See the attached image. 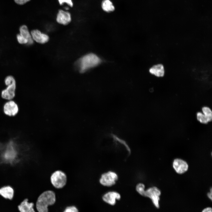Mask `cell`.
Returning <instances> with one entry per match:
<instances>
[{
	"instance_id": "obj_1",
	"label": "cell",
	"mask_w": 212,
	"mask_h": 212,
	"mask_svg": "<svg viewBox=\"0 0 212 212\" xmlns=\"http://www.w3.org/2000/svg\"><path fill=\"white\" fill-rule=\"evenodd\" d=\"M100 58L96 54L89 53L83 56L75 62V68L80 73H84L98 65Z\"/></svg>"
},
{
	"instance_id": "obj_14",
	"label": "cell",
	"mask_w": 212,
	"mask_h": 212,
	"mask_svg": "<svg viewBox=\"0 0 212 212\" xmlns=\"http://www.w3.org/2000/svg\"><path fill=\"white\" fill-rule=\"evenodd\" d=\"M14 193L13 189L10 186H4L0 188V195L6 199L11 200Z\"/></svg>"
},
{
	"instance_id": "obj_12",
	"label": "cell",
	"mask_w": 212,
	"mask_h": 212,
	"mask_svg": "<svg viewBox=\"0 0 212 212\" xmlns=\"http://www.w3.org/2000/svg\"><path fill=\"white\" fill-rule=\"evenodd\" d=\"M173 167L176 172L178 174H182L188 169V165L186 162L181 159L176 158L173 162Z\"/></svg>"
},
{
	"instance_id": "obj_16",
	"label": "cell",
	"mask_w": 212,
	"mask_h": 212,
	"mask_svg": "<svg viewBox=\"0 0 212 212\" xmlns=\"http://www.w3.org/2000/svg\"><path fill=\"white\" fill-rule=\"evenodd\" d=\"M101 6L103 11L107 13L113 12L115 9L114 6L110 0H103Z\"/></svg>"
},
{
	"instance_id": "obj_2",
	"label": "cell",
	"mask_w": 212,
	"mask_h": 212,
	"mask_svg": "<svg viewBox=\"0 0 212 212\" xmlns=\"http://www.w3.org/2000/svg\"><path fill=\"white\" fill-rule=\"evenodd\" d=\"M56 201V194L53 191H45L37 197L35 203V209L38 212H49L48 207L54 204Z\"/></svg>"
},
{
	"instance_id": "obj_9",
	"label": "cell",
	"mask_w": 212,
	"mask_h": 212,
	"mask_svg": "<svg viewBox=\"0 0 212 212\" xmlns=\"http://www.w3.org/2000/svg\"><path fill=\"white\" fill-rule=\"evenodd\" d=\"M72 19L71 14L69 11L60 9L57 14L56 20L58 24L65 26L71 22Z\"/></svg>"
},
{
	"instance_id": "obj_11",
	"label": "cell",
	"mask_w": 212,
	"mask_h": 212,
	"mask_svg": "<svg viewBox=\"0 0 212 212\" xmlns=\"http://www.w3.org/2000/svg\"><path fill=\"white\" fill-rule=\"evenodd\" d=\"M121 198L120 194L117 192L114 191H109L102 196L104 201L108 204L113 206L116 203V200H119Z\"/></svg>"
},
{
	"instance_id": "obj_24",
	"label": "cell",
	"mask_w": 212,
	"mask_h": 212,
	"mask_svg": "<svg viewBox=\"0 0 212 212\" xmlns=\"http://www.w3.org/2000/svg\"><path fill=\"white\" fill-rule=\"evenodd\" d=\"M210 193H208L207 194V196L208 197L210 198L211 200H212V188L210 189Z\"/></svg>"
},
{
	"instance_id": "obj_3",
	"label": "cell",
	"mask_w": 212,
	"mask_h": 212,
	"mask_svg": "<svg viewBox=\"0 0 212 212\" xmlns=\"http://www.w3.org/2000/svg\"><path fill=\"white\" fill-rule=\"evenodd\" d=\"M5 83L6 87L3 90L1 93L2 99L7 100H13L15 96L16 88V82L14 78L12 76H7L5 78Z\"/></svg>"
},
{
	"instance_id": "obj_23",
	"label": "cell",
	"mask_w": 212,
	"mask_h": 212,
	"mask_svg": "<svg viewBox=\"0 0 212 212\" xmlns=\"http://www.w3.org/2000/svg\"><path fill=\"white\" fill-rule=\"evenodd\" d=\"M212 208L211 207H208L204 209L202 211L203 212H211Z\"/></svg>"
},
{
	"instance_id": "obj_20",
	"label": "cell",
	"mask_w": 212,
	"mask_h": 212,
	"mask_svg": "<svg viewBox=\"0 0 212 212\" xmlns=\"http://www.w3.org/2000/svg\"><path fill=\"white\" fill-rule=\"evenodd\" d=\"M135 188L137 192L141 195L145 190V186L144 184L140 183L137 185Z\"/></svg>"
},
{
	"instance_id": "obj_15",
	"label": "cell",
	"mask_w": 212,
	"mask_h": 212,
	"mask_svg": "<svg viewBox=\"0 0 212 212\" xmlns=\"http://www.w3.org/2000/svg\"><path fill=\"white\" fill-rule=\"evenodd\" d=\"M149 72L157 77H162L165 73L164 67L161 64L155 65L149 69Z\"/></svg>"
},
{
	"instance_id": "obj_13",
	"label": "cell",
	"mask_w": 212,
	"mask_h": 212,
	"mask_svg": "<svg viewBox=\"0 0 212 212\" xmlns=\"http://www.w3.org/2000/svg\"><path fill=\"white\" fill-rule=\"evenodd\" d=\"M35 206L34 202H29L28 199L26 198L18 206V208L21 212H36Z\"/></svg>"
},
{
	"instance_id": "obj_21",
	"label": "cell",
	"mask_w": 212,
	"mask_h": 212,
	"mask_svg": "<svg viewBox=\"0 0 212 212\" xmlns=\"http://www.w3.org/2000/svg\"><path fill=\"white\" fill-rule=\"evenodd\" d=\"M60 5L66 3L70 7H72L73 6V3L72 0H58Z\"/></svg>"
},
{
	"instance_id": "obj_7",
	"label": "cell",
	"mask_w": 212,
	"mask_h": 212,
	"mask_svg": "<svg viewBox=\"0 0 212 212\" xmlns=\"http://www.w3.org/2000/svg\"><path fill=\"white\" fill-rule=\"evenodd\" d=\"M118 179V175L115 173L109 171L102 174L99 182L103 186L110 187L115 184Z\"/></svg>"
},
{
	"instance_id": "obj_22",
	"label": "cell",
	"mask_w": 212,
	"mask_h": 212,
	"mask_svg": "<svg viewBox=\"0 0 212 212\" xmlns=\"http://www.w3.org/2000/svg\"><path fill=\"white\" fill-rule=\"evenodd\" d=\"M15 2L19 5H23L26 2H29L30 0H14Z\"/></svg>"
},
{
	"instance_id": "obj_6",
	"label": "cell",
	"mask_w": 212,
	"mask_h": 212,
	"mask_svg": "<svg viewBox=\"0 0 212 212\" xmlns=\"http://www.w3.org/2000/svg\"><path fill=\"white\" fill-rule=\"evenodd\" d=\"M160 194V191L157 188L154 186L146 190H144L141 195L150 198L155 206L159 208V196Z\"/></svg>"
},
{
	"instance_id": "obj_19",
	"label": "cell",
	"mask_w": 212,
	"mask_h": 212,
	"mask_svg": "<svg viewBox=\"0 0 212 212\" xmlns=\"http://www.w3.org/2000/svg\"><path fill=\"white\" fill-rule=\"evenodd\" d=\"M63 212H79V210L75 206L70 205L66 206Z\"/></svg>"
},
{
	"instance_id": "obj_8",
	"label": "cell",
	"mask_w": 212,
	"mask_h": 212,
	"mask_svg": "<svg viewBox=\"0 0 212 212\" xmlns=\"http://www.w3.org/2000/svg\"><path fill=\"white\" fill-rule=\"evenodd\" d=\"M19 109L16 102L12 100H8L3 107V111L5 115L9 117H14L18 113Z\"/></svg>"
},
{
	"instance_id": "obj_17",
	"label": "cell",
	"mask_w": 212,
	"mask_h": 212,
	"mask_svg": "<svg viewBox=\"0 0 212 212\" xmlns=\"http://www.w3.org/2000/svg\"><path fill=\"white\" fill-rule=\"evenodd\" d=\"M202 111L209 122L211 121L212 119V112L211 109L208 107L204 106L202 108Z\"/></svg>"
},
{
	"instance_id": "obj_10",
	"label": "cell",
	"mask_w": 212,
	"mask_h": 212,
	"mask_svg": "<svg viewBox=\"0 0 212 212\" xmlns=\"http://www.w3.org/2000/svg\"><path fill=\"white\" fill-rule=\"evenodd\" d=\"M30 33L34 41L41 44L47 43L49 40V37L46 34L37 29H33Z\"/></svg>"
},
{
	"instance_id": "obj_4",
	"label": "cell",
	"mask_w": 212,
	"mask_h": 212,
	"mask_svg": "<svg viewBox=\"0 0 212 212\" xmlns=\"http://www.w3.org/2000/svg\"><path fill=\"white\" fill-rule=\"evenodd\" d=\"M50 180L51 184L55 188L60 189L66 185L67 182V176L63 171L60 170H56L51 174Z\"/></svg>"
},
{
	"instance_id": "obj_5",
	"label": "cell",
	"mask_w": 212,
	"mask_h": 212,
	"mask_svg": "<svg viewBox=\"0 0 212 212\" xmlns=\"http://www.w3.org/2000/svg\"><path fill=\"white\" fill-rule=\"evenodd\" d=\"M19 30L20 33L16 35L18 42L21 44L28 45L33 44L34 41L27 26L24 25L21 26Z\"/></svg>"
},
{
	"instance_id": "obj_18",
	"label": "cell",
	"mask_w": 212,
	"mask_h": 212,
	"mask_svg": "<svg viewBox=\"0 0 212 212\" xmlns=\"http://www.w3.org/2000/svg\"><path fill=\"white\" fill-rule=\"evenodd\" d=\"M196 116L198 120L201 123L206 124L209 122L207 117L201 112H197L196 114Z\"/></svg>"
}]
</instances>
